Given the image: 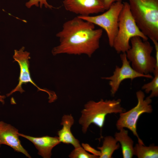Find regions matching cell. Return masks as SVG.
I'll list each match as a JSON object with an SVG mask.
<instances>
[{
  "label": "cell",
  "instance_id": "cell-1",
  "mask_svg": "<svg viewBox=\"0 0 158 158\" xmlns=\"http://www.w3.org/2000/svg\"><path fill=\"white\" fill-rule=\"evenodd\" d=\"M103 33L102 28L95 29L94 24L78 16L63 23L56 35L59 44L52 53L54 55L84 54L90 57L99 48Z\"/></svg>",
  "mask_w": 158,
  "mask_h": 158
},
{
  "label": "cell",
  "instance_id": "cell-2",
  "mask_svg": "<svg viewBox=\"0 0 158 158\" xmlns=\"http://www.w3.org/2000/svg\"><path fill=\"white\" fill-rule=\"evenodd\" d=\"M127 0L141 31L152 41H158V0Z\"/></svg>",
  "mask_w": 158,
  "mask_h": 158
},
{
  "label": "cell",
  "instance_id": "cell-3",
  "mask_svg": "<svg viewBox=\"0 0 158 158\" xmlns=\"http://www.w3.org/2000/svg\"><path fill=\"white\" fill-rule=\"evenodd\" d=\"M121 102L119 99L106 100L101 99L98 102L93 100L88 102L81 111L78 120L79 123L82 126L83 133H86L92 123L95 124L101 130L108 114H120L125 111L121 107Z\"/></svg>",
  "mask_w": 158,
  "mask_h": 158
},
{
  "label": "cell",
  "instance_id": "cell-4",
  "mask_svg": "<svg viewBox=\"0 0 158 158\" xmlns=\"http://www.w3.org/2000/svg\"><path fill=\"white\" fill-rule=\"evenodd\" d=\"M130 47L126 52L131 67L139 73L147 75L153 73L156 66L155 57L151 55L153 47L147 40L135 36L130 40Z\"/></svg>",
  "mask_w": 158,
  "mask_h": 158
},
{
  "label": "cell",
  "instance_id": "cell-5",
  "mask_svg": "<svg viewBox=\"0 0 158 158\" xmlns=\"http://www.w3.org/2000/svg\"><path fill=\"white\" fill-rule=\"evenodd\" d=\"M138 36L144 41L148 38L140 30L133 17L127 2L123 6L119 19L118 29L114 40L113 47L118 53H126L130 47V41Z\"/></svg>",
  "mask_w": 158,
  "mask_h": 158
},
{
  "label": "cell",
  "instance_id": "cell-6",
  "mask_svg": "<svg viewBox=\"0 0 158 158\" xmlns=\"http://www.w3.org/2000/svg\"><path fill=\"white\" fill-rule=\"evenodd\" d=\"M136 94L138 100L137 104L129 110L120 113L116 126L118 130L124 128L129 129L137 137L138 143L144 144L137 131V122L142 114L152 112L153 109L151 105L152 100L148 97L145 99V94L141 90L137 91Z\"/></svg>",
  "mask_w": 158,
  "mask_h": 158
},
{
  "label": "cell",
  "instance_id": "cell-7",
  "mask_svg": "<svg viewBox=\"0 0 158 158\" xmlns=\"http://www.w3.org/2000/svg\"><path fill=\"white\" fill-rule=\"evenodd\" d=\"M123 6L122 2L113 3L105 11L95 16H78L83 19L100 27L106 32L109 44L113 47L118 29L119 16Z\"/></svg>",
  "mask_w": 158,
  "mask_h": 158
},
{
  "label": "cell",
  "instance_id": "cell-8",
  "mask_svg": "<svg viewBox=\"0 0 158 158\" xmlns=\"http://www.w3.org/2000/svg\"><path fill=\"white\" fill-rule=\"evenodd\" d=\"M122 65L121 67L116 66L112 75L109 77H103V79L109 81L111 92L114 95L118 91L121 83L124 80L130 79L132 81L135 78L144 77L152 79V76L150 74H143L134 70L130 65V62L128 59L126 53H121L120 55Z\"/></svg>",
  "mask_w": 158,
  "mask_h": 158
},
{
  "label": "cell",
  "instance_id": "cell-9",
  "mask_svg": "<svg viewBox=\"0 0 158 158\" xmlns=\"http://www.w3.org/2000/svg\"><path fill=\"white\" fill-rule=\"evenodd\" d=\"M25 47H22L19 50H14L13 58L14 61L17 62L19 64L20 68V74L19 78V82L16 87L9 93L7 94L6 96L9 97L14 93L19 92L21 93L25 92L22 87L23 84L30 83L37 88L38 90L45 92L48 93L51 100L52 98H54L55 95L54 94L51 93L46 90L42 89L38 86L32 80L30 74L29 70V59L30 57V53L24 51Z\"/></svg>",
  "mask_w": 158,
  "mask_h": 158
},
{
  "label": "cell",
  "instance_id": "cell-10",
  "mask_svg": "<svg viewBox=\"0 0 158 158\" xmlns=\"http://www.w3.org/2000/svg\"><path fill=\"white\" fill-rule=\"evenodd\" d=\"M63 3L66 11L79 16H90L106 10L104 0H63Z\"/></svg>",
  "mask_w": 158,
  "mask_h": 158
},
{
  "label": "cell",
  "instance_id": "cell-11",
  "mask_svg": "<svg viewBox=\"0 0 158 158\" xmlns=\"http://www.w3.org/2000/svg\"><path fill=\"white\" fill-rule=\"evenodd\" d=\"M18 130L10 124L0 121V147L5 145L11 147L16 152L23 154L31 158L28 151L22 145L19 138Z\"/></svg>",
  "mask_w": 158,
  "mask_h": 158
},
{
  "label": "cell",
  "instance_id": "cell-12",
  "mask_svg": "<svg viewBox=\"0 0 158 158\" xmlns=\"http://www.w3.org/2000/svg\"><path fill=\"white\" fill-rule=\"evenodd\" d=\"M18 135L32 143L38 151V154L44 158H51L53 148L61 143L57 136L47 135L36 137L19 133Z\"/></svg>",
  "mask_w": 158,
  "mask_h": 158
},
{
  "label": "cell",
  "instance_id": "cell-13",
  "mask_svg": "<svg viewBox=\"0 0 158 158\" xmlns=\"http://www.w3.org/2000/svg\"><path fill=\"white\" fill-rule=\"evenodd\" d=\"M74 123V119L71 114L64 115L61 123L62 128L58 131L57 135L61 143L71 144L74 148H76L81 145L79 140L74 137L71 131V128Z\"/></svg>",
  "mask_w": 158,
  "mask_h": 158
},
{
  "label": "cell",
  "instance_id": "cell-14",
  "mask_svg": "<svg viewBox=\"0 0 158 158\" xmlns=\"http://www.w3.org/2000/svg\"><path fill=\"white\" fill-rule=\"evenodd\" d=\"M115 134L114 138L121 145L123 157L131 158L134 155V142L128 135V131L124 128L119 130Z\"/></svg>",
  "mask_w": 158,
  "mask_h": 158
},
{
  "label": "cell",
  "instance_id": "cell-15",
  "mask_svg": "<svg viewBox=\"0 0 158 158\" xmlns=\"http://www.w3.org/2000/svg\"><path fill=\"white\" fill-rule=\"evenodd\" d=\"M118 142L115 138L111 136L105 137L102 146L97 147L100 152L99 158H112L114 151L118 149L120 147V145Z\"/></svg>",
  "mask_w": 158,
  "mask_h": 158
},
{
  "label": "cell",
  "instance_id": "cell-16",
  "mask_svg": "<svg viewBox=\"0 0 158 158\" xmlns=\"http://www.w3.org/2000/svg\"><path fill=\"white\" fill-rule=\"evenodd\" d=\"M134 155L138 158L158 157V147L154 145L149 146L138 143L134 147Z\"/></svg>",
  "mask_w": 158,
  "mask_h": 158
},
{
  "label": "cell",
  "instance_id": "cell-17",
  "mask_svg": "<svg viewBox=\"0 0 158 158\" xmlns=\"http://www.w3.org/2000/svg\"><path fill=\"white\" fill-rule=\"evenodd\" d=\"M153 73L154 76L151 81L144 84L142 87V89L144 90L146 93L151 92L148 96L151 98L158 96V70H155Z\"/></svg>",
  "mask_w": 158,
  "mask_h": 158
},
{
  "label": "cell",
  "instance_id": "cell-18",
  "mask_svg": "<svg viewBox=\"0 0 158 158\" xmlns=\"http://www.w3.org/2000/svg\"><path fill=\"white\" fill-rule=\"evenodd\" d=\"M68 157L71 158H97L99 157L89 153L82 147L74 148L71 152Z\"/></svg>",
  "mask_w": 158,
  "mask_h": 158
},
{
  "label": "cell",
  "instance_id": "cell-19",
  "mask_svg": "<svg viewBox=\"0 0 158 158\" xmlns=\"http://www.w3.org/2000/svg\"><path fill=\"white\" fill-rule=\"evenodd\" d=\"M34 5L37 7L40 6L41 8L43 5L46 8L52 9L53 8H55L48 4L47 0H29L25 3V6L28 8H30Z\"/></svg>",
  "mask_w": 158,
  "mask_h": 158
},
{
  "label": "cell",
  "instance_id": "cell-20",
  "mask_svg": "<svg viewBox=\"0 0 158 158\" xmlns=\"http://www.w3.org/2000/svg\"><path fill=\"white\" fill-rule=\"evenodd\" d=\"M82 146L84 149L86 151L91 152L92 154L97 156L99 157L100 155V151L97 150L91 147L90 145L87 143H82Z\"/></svg>",
  "mask_w": 158,
  "mask_h": 158
},
{
  "label": "cell",
  "instance_id": "cell-21",
  "mask_svg": "<svg viewBox=\"0 0 158 158\" xmlns=\"http://www.w3.org/2000/svg\"><path fill=\"white\" fill-rule=\"evenodd\" d=\"M154 45L155 51V58L156 61V66L155 70H158V41L153 40L152 41Z\"/></svg>",
  "mask_w": 158,
  "mask_h": 158
},
{
  "label": "cell",
  "instance_id": "cell-22",
  "mask_svg": "<svg viewBox=\"0 0 158 158\" xmlns=\"http://www.w3.org/2000/svg\"><path fill=\"white\" fill-rule=\"evenodd\" d=\"M116 2H122V0H104L106 10H107L114 3Z\"/></svg>",
  "mask_w": 158,
  "mask_h": 158
},
{
  "label": "cell",
  "instance_id": "cell-23",
  "mask_svg": "<svg viewBox=\"0 0 158 158\" xmlns=\"http://www.w3.org/2000/svg\"><path fill=\"white\" fill-rule=\"evenodd\" d=\"M6 97L5 95H1L0 94V102H1L2 104H4L5 103L4 99L6 98Z\"/></svg>",
  "mask_w": 158,
  "mask_h": 158
}]
</instances>
